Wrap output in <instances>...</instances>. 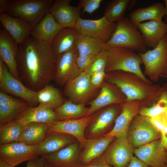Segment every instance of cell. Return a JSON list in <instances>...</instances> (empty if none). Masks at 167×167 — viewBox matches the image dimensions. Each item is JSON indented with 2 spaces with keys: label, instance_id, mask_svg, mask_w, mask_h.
Masks as SVG:
<instances>
[{
  "label": "cell",
  "instance_id": "1",
  "mask_svg": "<svg viewBox=\"0 0 167 167\" xmlns=\"http://www.w3.org/2000/svg\"><path fill=\"white\" fill-rule=\"evenodd\" d=\"M16 59L20 80L30 89L38 92L54 80L56 57L50 43L31 35L19 45Z\"/></svg>",
  "mask_w": 167,
  "mask_h": 167
},
{
  "label": "cell",
  "instance_id": "2",
  "mask_svg": "<svg viewBox=\"0 0 167 167\" xmlns=\"http://www.w3.org/2000/svg\"><path fill=\"white\" fill-rule=\"evenodd\" d=\"M104 80L118 87L126 97V102L139 101L143 107L153 104L167 89L163 86L145 81L131 72L115 71L106 73Z\"/></svg>",
  "mask_w": 167,
  "mask_h": 167
},
{
  "label": "cell",
  "instance_id": "3",
  "mask_svg": "<svg viewBox=\"0 0 167 167\" xmlns=\"http://www.w3.org/2000/svg\"><path fill=\"white\" fill-rule=\"evenodd\" d=\"M105 44L107 48L122 47L141 53L147 51L143 36L137 26L127 17L116 22L110 38Z\"/></svg>",
  "mask_w": 167,
  "mask_h": 167
},
{
  "label": "cell",
  "instance_id": "4",
  "mask_svg": "<svg viewBox=\"0 0 167 167\" xmlns=\"http://www.w3.org/2000/svg\"><path fill=\"white\" fill-rule=\"evenodd\" d=\"M107 61L106 73L121 71L134 73L145 81L152 82L148 79L140 67L143 64L139 54L132 50L122 47H112L107 49Z\"/></svg>",
  "mask_w": 167,
  "mask_h": 167
},
{
  "label": "cell",
  "instance_id": "5",
  "mask_svg": "<svg viewBox=\"0 0 167 167\" xmlns=\"http://www.w3.org/2000/svg\"><path fill=\"white\" fill-rule=\"evenodd\" d=\"M53 0H9L5 13L21 18L35 26L49 11Z\"/></svg>",
  "mask_w": 167,
  "mask_h": 167
},
{
  "label": "cell",
  "instance_id": "6",
  "mask_svg": "<svg viewBox=\"0 0 167 167\" xmlns=\"http://www.w3.org/2000/svg\"><path fill=\"white\" fill-rule=\"evenodd\" d=\"M137 53L144 65L145 76L152 82L158 81L161 77L167 78V34L152 49Z\"/></svg>",
  "mask_w": 167,
  "mask_h": 167
},
{
  "label": "cell",
  "instance_id": "7",
  "mask_svg": "<svg viewBox=\"0 0 167 167\" xmlns=\"http://www.w3.org/2000/svg\"><path fill=\"white\" fill-rule=\"evenodd\" d=\"M122 104L109 105L91 115L85 131V138L88 139L101 137L109 132L113 122L121 111Z\"/></svg>",
  "mask_w": 167,
  "mask_h": 167
},
{
  "label": "cell",
  "instance_id": "8",
  "mask_svg": "<svg viewBox=\"0 0 167 167\" xmlns=\"http://www.w3.org/2000/svg\"><path fill=\"white\" fill-rule=\"evenodd\" d=\"M161 136V133L152 124L150 118L138 114L130 126L127 138L135 148L158 139Z\"/></svg>",
  "mask_w": 167,
  "mask_h": 167
},
{
  "label": "cell",
  "instance_id": "9",
  "mask_svg": "<svg viewBox=\"0 0 167 167\" xmlns=\"http://www.w3.org/2000/svg\"><path fill=\"white\" fill-rule=\"evenodd\" d=\"M90 79V75L82 72L67 81L64 85V93L69 100L85 105L91 101L99 88L92 85Z\"/></svg>",
  "mask_w": 167,
  "mask_h": 167
},
{
  "label": "cell",
  "instance_id": "10",
  "mask_svg": "<svg viewBox=\"0 0 167 167\" xmlns=\"http://www.w3.org/2000/svg\"><path fill=\"white\" fill-rule=\"evenodd\" d=\"M134 149L127 137H115L101 156L113 167H127Z\"/></svg>",
  "mask_w": 167,
  "mask_h": 167
},
{
  "label": "cell",
  "instance_id": "11",
  "mask_svg": "<svg viewBox=\"0 0 167 167\" xmlns=\"http://www.w3.org/2000/svg\"><path fill=\"white\" fill-rule=\"evenodd\" d=\"M116 25V23L110 21L104 16L96 20L85 19L80 17L75 28L80 33L106 43L110 38Z\"/></svg>",
  "mask_w": 167,
  "mask_h": 167
},
{
  "label": "cell",
  "instance_id": "12",
  "mask_svg": "<svg viewBox=\"0 0 167 167\" xmlns=\"http://www.w3.org/2000/svg\"><path fill=\"white\" fill-rule=\"evenodd\" d=\"M0 91L22 99L30 107H36L39 105L37 99V92L26 86L20 80L14 77L4 63V72L0 80Z\"/></svg>",
  "mask_w": 167,
  "mask_h": 167
},
{
  "label": "cell",
  "instance_id": "13",
  "mask_svg": "<svg viewBox=\"0 0 167 167\" xmlns=\"http://www.w3.org/2000/svg\"><path fill=\"white\" fill-rule=\"evenodd\" d=\"M78 141L55 152L43 155L48 167H83Z\"/></svg>",
  "mask_w": 167,
  "mask_h": 167
},
{
  "label": "cell",
  "instance_id": "14",
  "mask_svg": "<svg viewBox=\"0 0 167 167\" xmlns=\"http://www.w3.org/2000/svg\"><path fill=\"white\" fill-rule=\"evenodd\" d=\"M79 54L75 46L70 50L56 57V67L53 81L62 86L69 80L82 72L78 68L76 59Z\"/></svg>",
  "mask_w": 167,
  "mask_h": 167
},
{
  "label": "cell",
  "instance_id": "15",
  "mask_svg": "<svg viewBox=\"0 0 167 167\" xmlns=\"http://www.w3.org/2000/svg\"><path fill=\"white\" fill-rule=\"evenodd\" d=\"M36 146H29L22 143L14 142L0 145V159L14 166L39 156Z\"/></svg>",
  "mask_w": 167,
  "mask_h": 167
},
{
  "label": "cell",
  "instance_id": "16",
  "mask_svg": "<svg viewBox=\"0 0 167 167\" xmlns=\"http://www.w3.org/2000/svg\"><path fill=\"white\" fill-rule=\"evenodd\" d=\"M100 88L96 97L89 103L88 116L107 106L126 102L125 95L116 86L104 80Z\"/></svg>",
  "mask_w": 167,
  "mask_h": 167
},
{
  "label": "cell",
  "instance_id": "17",
  "mask_svg": "<svg viewBox=\"0 0 167 167\" xmlns=\"http://www.w3.org/2000/svg\"><path fill=\"white\" fill-rule=\"evenodd\" d=\"M142 107L141 102L137 100H131L123 103L121 111L115 121L113 128L104 136L127 137L130 126Z\"/></svg>",
  "mask_w": 167,
  "mask_h": 167
},
{
  "label": "cell",
  "instance_id": "18",
  "mask_svg": "<svg viewBox=\"0 0 167 167\" xmlns=\"http://www.w3.org/2000/svg\"><path fill=\"white\" fill-rule=\"evenodd\" d=\"M134 154L151 167H162L166 165L167 160V150L159 139L134 148Z\"/></svg>",
  "mask_w": 167,
  "mask_h": 167
},
{
  "label": "cell",
  "instance_id": "19",
  "mask_svg": "<svg viewBox=\"0 0 167 167\" xmlns=\"http://www.w3.org/2000/svg\"><path fill=\"white\" fill-rule=\"evenodd\" d=\"M71 0H55L49 11L61 28H75L77 20L80 17V7L70 5Z\"/></svg>",
  "mask_w": 167,
  "mask_h": 167
},
{
  "label": "cell",
  "instance_id": "20",
  "mask_svg": "<svg viewBox=\"0 0 167 167\" xmlns=\"http://www.w3.org/2000/svg\"><path fill=\"white\" fill-rule=\"evenodd\" d=\"M91 117L90 115L79 119L57 121L49 126V132H60L73 136L79 142L82 151L87 142L85 132Z\"/></svg>",
  "mask_w": 167,
  "mask_h": 167
},
{
  "label": "cell",
  "instance_id": "21",
  "mask_svg": "<svg viewBox=\"0 0 167 167\" xmlns=\"http://www.w3.org/2000/svg\"><path fill=\"white\" fill-rule=\"evenodd\" d=\"M23 126L33 122L45 123L49 126L58 121L54 110L43 105L34 107L29 106L13 120Z\"/></svg>",
  "mask_w": 167,
  "mask_h": 167
},
{
  "label": "cell",
  "instance_id": "22",
  "mask_svg": "<svg viewBox=\"0 0 167 167\" xmlns=\"http://www.w3.org/2000/svg\"><path fill=\"white\" fill-rule=\"evenodd\" d=\"M19 45L4 29L0 31V58L7 66L11 75L20 80L17 69L16 56Z\"/></svg>",
  "mask_w": 167,
  "mask_h": 167
},
{
  "label": "cell",
  "instance_id": "23",
  "mask_svg": "<svg viewBox=\"0 0 167 167\" xmlns=\"http://www.w3.org/2000/svg\"><path fill=\"white\" fill-rule=\"evenodd\" d=\"M0 22L3 29L19 45L31 36L33 28L25 20L6 13L0 14Z\"/></svg>",
  "mask_w": 167,
  "mask_h": 167
},
{
  "label": "cell",
  "instance_id": "24",
  "mask_svg": "<svg viewBox=\"0 0 167 167\" xmlns=\"http://www.w3.org/2000/svg\"><path fill=\"white\" fill-rule=\"evenodd\" d=\"M29 107L25 101L0 91V126L14 120Z\"/></svg>",
  "mask_w": 167,
  "mask_h": 167
},
{
  "label": "cell",
  "instance_id": "25",
  "mask_svg": "<svg viewBox=\"0 0 167 167\" xmlns=\"http://www.w3.org/2000/svg\"><path fill=\"white\" fill-rule=\"evenodd\" d=\"M77 141L75 137L69 134L50 132L41 143L36 146V150L38 155L42 156L57 151Z\"/></svg>",
  "mask_w": 167,
  "mask_h": 167
},
{
  "label": "cell",
  "instance_id": "26",
  "mask_svg": "<svg viewBox=\"0 0 167 167\" xmlns=\"http://www.w3.org/2000/svg\"><path fill=\"white\" fill-rule=\"evenodd\" d=\"M137 27L143 36L147 47L154 48L167 34V23L150 20L141 23Z\"/></svg>",
  "mask_w": 167,
  "mask_h": 167
},
{
  "label": "cell",
  "instance_id": "27",
  "mask_svg": "<svg viewBox=\"0 0 167 167\" xmlns=\"http://www.w3.org/2000/svg\"><path fill=\"white\" fill-rule=\"evenodd\" d=\"M115 138L113 136H104L87 139L84 148L81 154V161L83 167L101 156Z\"/></svg>",
  "mask_w": 167,
  "mask_h": 167
},
{
  "label": "cell",
  "instance_id": "28",
  "mask_svg": "<svg viewBox=\"0 0 167 167\" xmlns=\"http://www.w3.org/2000/svg\"><path fill=\"white\" fill-rule=\"evenodd\" d=\"M61 28L49 11L33 28L31 35L39 40L50 43Z\"/></svg>",
  "mask_w": 167,
  "mask_h": 167
},
{
  "label": "cell",
  "instance_id": "29",
  "mask_svg": "<svg viewBox=\"0 0 167 167\" xmlns=\"http://www.w3.org/2000/svg\"><path fill=\"white\" fill-rule=\"evenodd\" d=\"M166 14L164 4L161 2H156L148 7H140L134 10L130 13L129 19L137 26L142 21L146 20L162 21V19Z\"/></svg>",
  "mask_w": 167,
  "mask_h": 167
},
{
  "label": "cell",
  "instance_id": "30",
  "mask_svg": "<svg viewBox=\"0 0 167 167\" xmlns=\"http://www.w3.org/2000/svg\"><path fill=\"white\" fill-rule=\"evenodd\" d=\"M79 32L74 28H61L50 43L56 57L71 49L75 45Z\"/></svg>",
  "mask_w": 167,
  "mask_h": 167
},
{
  "label": "cell",
  "instance_id": "31",
  "mask_svg": "<svg viewBox=\"0 0 167 167\" xmlns=\"http://www.w3.org/2000/svg\"><path fill=\"white\" fill-rule=\"evenodd\" d=\"M49 126L45 123L33 122L23 126L18 142L29 146H36L41 143L49 133Z\"/></svg>",
  "mask_w": 167,
  "mask_h": 167
},
{
  "label": "cell",
  "instance_id": "32",
  "mask_svg": "<svg viewBox=\"0 0 167 167\" xmlns=\"http://www.w3.org/2000/svg\"><path fill=\"white\" fill-rule=\"evenodd\" d=\"M54 111L58 121L77 119L88 116V107L85 105L76 104L68 100Z\"/></svg>",
  "mask_w": 167,
  "mask_h": 167
},
{
  "label": "cell",
  "instance_id": "33",
  "mask_svg": "<svg viewBox=\"0 0 167 167\" xmlns=\"http://www.w3.org/2000/svg\"><path fill=\"white\" fill-rule=\"evenodd\" d=\"M105 43L92 37L79 33L75 45L79 54L97 55L107 49Z\"/></svg>",
  "mask_w": 167,
  "mask_h": 167
},
{
  "label": "cell",
  "instance_id": "34",
  "mask_svg": "<svg viewBox=\"0 0 167 167\" xmlns=\"http://www.w3.org/2000/svg\"><path fill=\"white\" fill-rule=\"evenodd\" d=\"M37 99L39 104L47 105L54 110L66 101L60 91L49 84L37 92Z\"/></svg>",
  "mask_w": 167,
  "mask_h": 167
},
{
  "label": "cell",
  "instance_id": "35",
  "mask_svg": "<svg viewBox=\"0 0 167 167\" xmlns=\"http://www.w3.org/2000/svg\"><path fill=\"white\" fill-rule=\"evenodd\" d=\"M23 126L14 121L0 126V145L18 142Z\"/></svg>",
  "mask_w": 167,
  "mask_h": 167
},
{
  "label": "cell",
  "instance_id": "36",
  "mask_svg": "<svg viewBox=\"0 0 167 167\" xmlns=\"http://www.w3.org/2000/svg\"><path fill=\"white\" fill-rule=\"evenodd\" d=\"M131 0H112L107 4L104 16L112 22H118L124 18Z\"/></svg>",
  "mask_w": 167,
  "mask_h": 167
},
{
  "label": "cell",
  "instance_id": "37",
  "mask_svg": "<svg viewBox=\"0 0 167 167\" xmlns=\"http://www.w3.org/2000/svg\"><path fill=\"white\" fill-rule=\"evenodd\" d=\"M167 110V89L162 94L158 100L151 106L142 107L140 115L152 118L165 113Z\"/></svg>",
  "mask_w": 167,
  "mask_h": 167
},
{
  "label": "cell",
  "instance_id": "38",
  "mask_svg": "<svg viewBox=\"0 0 167 167\" xmlns=\"http://www.w3.org/2000/svg\"><path fill=\"white\" fill-rule=\"evenodd\" d=\"M107 57V49L103 50L97 55L89 67L84 72L90 76L94 73L97 71L105 72Z\"/></svg>",
  "mask_w": 167,
  "mask_h": 167
},
{
  "label": "cell",
  "instance_id": "39",
  "mask_svg": "<svg viewBox=\"0 0 167 167\" xmlns=\"http://www.w3.org/2000/svg\"><path fill=\"white\" fill-rule=\"evenodd\" d=\"M103 0H80L78 6L83 9L82 14L87 12L91 14L98 9Z\"/></svg>",
  "mask_w": 167,
  "mask_h": 167
},
{
  "label": "cell",
  "instance_id": "40",
  "mask_svg": "<svg viewBox=\"0 0 167 167\" xmlns=\"http://www.w3.org/2000/svg\"><path fill=\"white\" fill-rule=\"evenodd\" d=\"M97 55L79 54L76 59L78 67L82 72L85 71L89 67Z\"/></svg>",
  "mask_w": 167,
  "mask_h": 167
},
{
  "label": "cell",
  "instance_id": "41",
  "mask_svg": "<svg viewBox=\"0 0 167 167\" xmlns=\"http://www.w3.org/2000/svg\"><path fill=\"white\" fill-rule=\"evenodd\" d=\"M150 119L152 124L160 133L167 127V116L165 112L151 118Z\"/></svg>",
  "mask_w": 167,
  "mask_h": 167
},
{
  "label": "cell",
  "instance_id": "42",
  "mask_svg": "<svg viewBox=\"0 0 167 167\" xmlns=\"http://www.w3.org/2000/svg\"><path fill=\"white\" fill-rule=\"evenodd\" d=\"M106 72L104 71H97L90 76V82L95 88H99L104 80Z\"/></svg>",
  "mask_w": 167,
  "mask_h": 167
},
{
  "label": "cell",
  "instance_id": "43",
  "mask_svg": "<svg viewBox=\"0 0 167 167\" xmlns=\"http://www.w3.org/2000/svg\"><path fill=\"white\" fill-rule=\"evenodd\" d=\"M83 167H113L109 164L101 156L95 159L88 164L83 166Z\"/></svg>",
  "mask_w": 167,
  "mask_h": 167
},
{
  "label": "cell",
  "instance_id": "44",
  "mask_svg": "<svg viewBox=\"0 0 167 167\" xmlns=\"http://www.w3.org/2000/svg\"><path fill=\"white\" fill-rule=\"evenodd\" d=\"M45 162L44 157L41 156L28 161L26 167H45Z\"/></svg>",
  "mask_w": 167,
  "mask_h": 167
},
{
  "label": "cell",
  "instance_id": "45",
  "mask_svg": "<svg viewBox=\"0 0 167 167\" xmlns=\"http://www.w3.org/2000/svg\"><path fill=\"white\" fill-rule=\"evenodd\" d=\"M127 167H151L139 159L135 156L132 158Z\"/></svg>",
  "mask_w": 167,
  "mask_h": 167
},
{
  "label": "cell",
  "instance_id": "46",
  "mask_svg": "<svg viewBox=\"0 0 167 167\" xmlns=\"http://www.w3.org/2000/svg\"><path fill=\"white\" fill-rule=\"evenodd\" d=\"M161 141L165 149L167 150V127L161 132Z\"/></svg>",
  "mask_w": 167,
  "mask_h": 167
},
{
  "label": "cell",
  "instance_id": "47",
  "mask_svg": "<svg viewBox=\"0 0 167 167\" xmlns=\"http://www.w3.org/2000/svg\"><path fill=\"white\" fill-rule=\"evenodd\" d=\"M9 0H0V13H5L9 3Z\"/></svg>",
  "mask_w": 167,
  "mask_h": 167
},
{
  "label": "cell",
  "instance_id": "48",
  "mask_svg": "<svg viewBox=\"0 0 167 167\" xmlns=\"http://www.w3.org/2000/svg\"><path fill=\"white\" fill-rule=\"evenodd\" d=\"M4 72V62L0 58V80H1L3 76Z\"/></svg>",
  "mask_w": 167,
  "mask_h": 167
},
{
  "label": "cell",
  "instance_id": "49",
  "mask_svg": "<svg viewBox=\"0 0 167 167\" xmlns=\"http://www.w3.org/2000/svg\"><path fill=\"white\" fill-rule=\"evenodd\" d=\"M0 167H14L0 159Z\"/></svg>",
  "mask_w": 167,
  "mask_h": 167
},
{
  "label": "cell",
  "instance_id": "50",
  "mask_svg": "<svg viewBox=\"0 0 167 167\" xmlns=\"http://www.w3.org/2000/svg\"><path fill=\"white\" fill-rule=\"evenodd\" d=\"M164 2L165 4V8L166 9V18L165 19V23H167V0H165Z\"/></svg>",
  "mask_w": 167,
  "mask_h": 167
},
{
  "label": "cell",
  "instance_id": "51",
  "mask_svg": "<svg viewBox=\"0 0 167 167\" xmlns=\"http://www.w3.org/2000/svg\"><path fill=\"white\" fill-rule=\"evenodd\" d=\"M162 167H167V165H165Z\"/></svg>",
  "mask_w": 167,
  "mask_h": 167
},
{
  "label": "cell",
  "instance_id": "52",
  "mask_svg": "<svg viewBox=\"0 0 167 167\" xmlns=\"http://www.w3.org/2000/svg\"><path fill=\"white\" fill-rule=\"evenodd\" d=\"M165 113H166L167 114V110L165 112Z\"/></svg>",
  "mask_w": 167,
  "mask_h": 167
},
{
  "label": "cell",
  "instance_id": "53",
  "mask_svg": "<svg viewBox=\"0 0 167 167\" xmlns=\"http://www.w3.org/2000/svg\"><path fill=\"white\" fill-rule=\"evenodd\" d=\"M166 165H167V160L166 162Z\"/></svg>",
  "mask_w": 167,
  "mask_h": 167
},
{
  "label": "cell",
  "instance_id": "54",
  "mask_svg": "<svg viewBox=\"0 0 167 167\" xmlns=\"http://www.w3.org/2000/svg\"><path fill=\"white\" fill-rule=\"evenodd\" d=\"M45 167H48L46 165V164H45Z\"/></svg>",
  "mask_w": 167,
  "mask_h": 167
},
{
  "label": "cell",
  "instance_id": "55",
  "mask_svg": "<svg viewBox=\"0 0 167 167\" xmlns=\"http://www.w3.org/2000/svg\"><path fill=\"white\" fill-rule=\"evenodd\" d=\"M166 116H167V114L166 113Z\"/></svg>",
  "mask_w": 167,
  "mask_h": 167
}]
</instances>
